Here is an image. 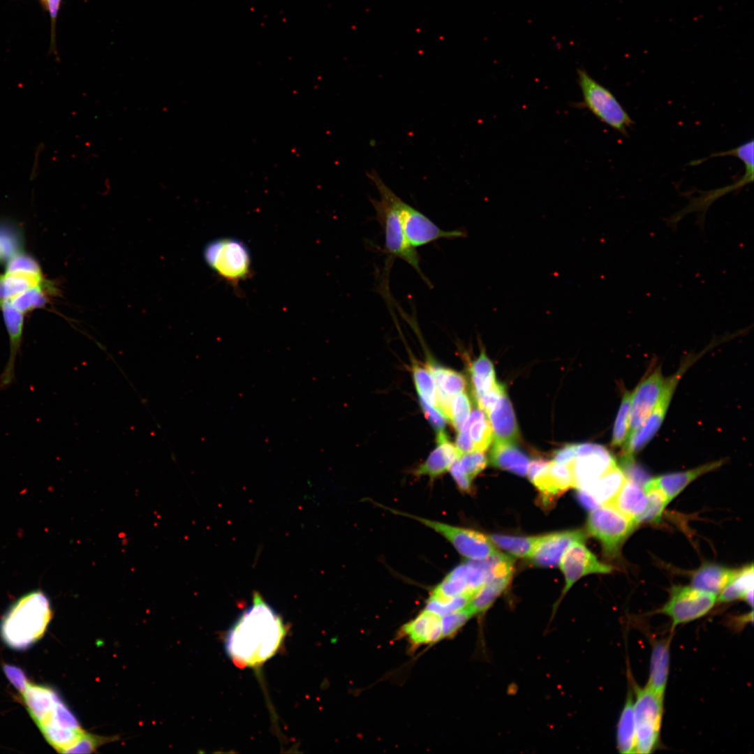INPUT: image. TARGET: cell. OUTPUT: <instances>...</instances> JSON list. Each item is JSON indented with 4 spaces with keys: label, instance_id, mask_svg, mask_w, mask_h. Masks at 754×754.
<instances>
[{
    "label": "cell",
    "instance_id": "6da1fadb",
    "mask_svg": "<svg viewBox=\"0 0 754 754\" xmlns=\"http://www.w3.org/2000/svg\"><path fill=\"white\" fill-rule=\"evenodd\" d=\"M287 633L276 610L258 593L244 609L224 638L228 658L239 668H256L279 651Z\"/></svg>",
    "mask_w": 754,
    "mask_h": 754
},
{
    "label": "cell",
    "instance_id": "7a4b0ae2",
    "mask_svg": "<svg viewBox=\"0 0 754 754\" xmlns=\"http://www.w3.org/2000/svg\"><path fill=\"white\" fill-rule=\"evenodd\" d=\"M51 616L46 596L40 591L31 592L7 612L1 624V637L13 649H26L43 635Z\"/></svg>",
    "mask_w": 754,
    "mask_h": 754
},
{
    "label": "cell",
    "instance_id": "3957f363",
    "mask_svg": "<svg viewBox=\"0 0 754 754\" xmlns=\"http://www.w3.org/2000/svg\"><path fill=\"white\" fill-rule=\"evenodd\" d=\"M367 176L380 194L378 200L370 198V201L376 211V219L384 230L386 252L408 263L421 279L431 286V282L421 270L419 254L405 237L401 219L394 202L396 194L376 170H372L367 173Z\"/></svg>",
    "mask_w": 754,
    "mask_h": 754
},
{
    "label": "cell",
    "instance_id": "277c9868",
    "mask_svg": "<svg viewBox=\"0 0 754 754\" xmlns=\"http://www.w3.org/2000/svg\"><path fill=\"white\" fill-rule=\"evenodd\" d=\"M577 72V83L582 95V107L612 129L628 136V129L635 122L614 94L585 69L578 68Z\"/></svg>",
    "mask_w": 754,
    "mask_h": 754
},
{
    "label": "cell",
    "instance_id": "5b68a950",
    "mask_svg": "<svg viewBox=\"0 0 754 754\" xmlns=\"http://www.w3.org/2000/svg\"><path fill=\"white\" fill-rule=\"evenodd\" d=\"M637 525L612 505L604 504L591 510L586 531L600 542L605 556L614 558Z\"/></svg>",
    "mask_w": 754,
    "mask_h": 754
},
{
    "label": "cell",
    "instance_id": "8992f818",
    "mask_svg": "<svg viewBox=\"0 0 754 754\" xmlns=\"http://www.w3.org/2000/svg\"><path fill=\"white\" fill-rule=\"evenodd\" d=\"M663 697L647 686L636 688L634 703L636 753H651L658 747Z\"/></svg>",
    "mask_w": 754,
    "mask_h": 754
},
{
    "label": "cell",
    "instance_id": "52a82bcc",
    "mask_svg": "<svg viewBox=\"0 0 754 754\" xmlns=\"http://www.w3.org/2000/svg\"><path fill=\"white\" fill-rule=\"evenodd\" d=\"M698 355L686 358L675 374L665 378L661 394L644 423L630 434L623 445V459H632L642 450L659 430L665 419L676 387L687 369L697 360Z\"/></svg>",
    "mask_w": 754,
    "mask_h": 754
},
{
    "label": "cell",
    "instance_id": "ba28073f",
    "mask_svg": "<svg viewBox=\"0 0 754 754\" xmlns=\"http://www.w3.org/2000/svg\"><path fill=\"white\" fill-rule=\"evenodd\" d=\"M207 265L223 279L237 283L251 271V257L240 240L221 238L210 242L204 250Z\"/></svg>",
    "mask_w": 754,
    "mask_h": 754
},
{
    "label": "cell",
    "instance_id": "9c48e42d",
    "mask_svg": "<svg viewBox=\"0 0 754 754\" xmlns=\"http://www.w3.org/2000/svg\"><path fill=\"white\" fill-rule=\"evenodd\" d=\"M390 510L417 520L433 529L444 537L461 556L468 559H484L498 552L488 536L478 531L411 515L392 509Z\"/></svg>",
    "mask_w": 754,
    "mask_h": 754
},
{
    "label": "cell",
    "instance_id": "30bf717a",
    "mask_svg": "<svg viewBox=\"0 0 754 754\" xmlns=\"http://www.w3.org/2000/svg\"><path fill=\"white\" fill-rule=\"evenodd\" d=\"M716 602V595L693 586H674L669 600L659 610L672 621L673 628L701 618Z\"/></svg>",
    "mask_w": 754,
    "mask_h": 754
},
{
    "label": "cell",
    "instance_id": "8fae6325",
    "mask_svg": "<svg viewBox=\"0 0 754 754\" xmlns=\"http://www.w3.org/2000/svg\"><path fill=\"white\" fill-rule=\"evenodd\" d=\"M394 202L401 219L405 237L413 248L440 239H454L467 236L464 230H442L427 216L407 204L397 195L394 197Z\"/></svg>",
    "mask_w": 754,
    "mask_h": 754
},
{
    "label": "cell",
    "instance_id": "7c38bea8",
    "mask_svg": "<svg viewBox=\"0 0 754 754\" xmlns=\"http://www.w3.org/2000/svg\"><path fill=\"white\" fill-rule=\"evenodd\" d=\"M559 565L565 577V585L559 600L554 607L553 614L568 590L580 578L589 574H605L612 570L610 566L599 561L582 542H576L571 545L563 554Z\"/></svg>",
    "mask_w": 754,
    "mask_h": 754
},
{
    "label": "cell",
    "instance_id": "4fadbf2b",
    "mask_svg": "<svg viewBox=\"0 0 754 754\" xmlns=\"http://www.w3.org/2000/svg\"><path fill=\"white\" fill-rule=\"evenodd\" d=\"M664 382L661 369L657 367L632 392L628 436L639 429L649 416L661 394Z\"/></svg>",
    "mask_w": 754,
    "mask_h": 754
},
{
    "label": "cell",
    "instance_id": "5bb4252c",
    "mask_svg": "<svg viewBox=\"0 0 754 754\" xmlns=\"http://www.w3.org/2000/svg\"><path fill=\"white\" fill-rule=\"evenodd\" d=\"M582 530L563 531L540 535L528 559L536 566L552 568L559 564L567 549L576 542H584Z\"/></svg>",
    "mask_w": 754,
    "mask_h": 754
},
{
    "label": "cell",
    "instance_id": "9a60e30c",
    "mask_svg": "<svg viewBox=\"0 0 754 754\" xmlns=\"http://www.w3.org/2000/svg\"><path fill=\"white\" fill-rule=\"evenodd\" d=\"M531 482L540 492V500L545 507L553 503L570 487L573 478L570 464L549 461L535 476Z\"/></svg>",
    "mask_w": 754,
    "mask_h": 754
},
{
    "label": "cell",
    "instance_id": "2e32d148",
    "mask_svg": "<svg viewBox=\"0 0 754 754\" xmlns=\"http://www.w3.org/2000/svg\"><path fill=\"white\" fill-rule=\"evenodd\" d=\"M569 464L573 487L577 489L584 488L617 464L607 449L598 444L590 453L577 457Z\"/></svg>",
    "mask_w": 754,
    "mask_h": 754
},
{
    "label": "cell",
    "instance_id": "e0dca14e",
    "mask_svg": "<svg viewBox=\"0 0 754 754\" xmlns=\"http://www.w3.org/2000/svg\"><path fill=\"white\" fill-rule=\"evenodd\" d=\"M437 446L427 459L417 467L414 475L435 479L448 471L455 460L461 454L454 444L450 442L445 431L437 434Z\"/></svg>",
    "mask_w": 754,
    "mask_h": 754
},
{
    "label": "cell",
    "instance_id": "ac0fdd59",
    "mask_svg": "<svg viewBox=\"0 0 754 754\" xmlns=\"http://www.w3.org/2000/svg\"><path fill=\"white\" fill-rule=\"evenodd\" d=\"M400 633L415 647L436 642L442 638L441 616L424 609L404 625Z\"/></svg>",
    "mask_w": 754,
    "mask_h": 754
},
{
    "label": "cell",
    "instance_id": "d6986e66",
    "mask_svg": "<svg viewBox=\"0 0 754 754\" xmlns=\"http://www.w3.org/2000/svg\"><path fill=\"white\" fill-rule=\"evenodd\" d=\"M492 428L494 440L512 442L519 437V428L511 402L503 392L486 414Z\"/></svg>",
    "mask_w": 754,
    "mask_h": 754
},
{
    "label": "cell",
    "instance_id": "ffe728a7",
    "mask_svg": "<svg viewBox=\"0 0 754 754\" xmlns=\"http://www.w3.org/2000/svg\"><path fill=\"white\" fill-rule=\"evenodd\" d=\"M725 459H719L699 466L685 471L672 473L651 478L653 483L659 487L670 502L690 482L700 476L721 466Z\"/></svg>",
    "mask_w": 754,
    "mask_h": 754
},
{
    "label": "cell",
    "instance_id": "44dd1931",
    "mask_svg": "<svg viewBox=\"0 0 754 754\" xmlns=\"http://www.w3.org/2000/svg\"><path fill=\"white\" fill-rule=\"evenodd\" d=\"M646 503L647 496L643 486L626 478L609 504L637 524V519L644 510Z\"/></svg>",
    "mask_w": 754,
    "mask_h": 754
},
{
    "label": "cell",
    "instance_id": "7402d4cb",
    "mask_svg": "<svg viewBox=\"0 0 754 754\" xmlns=\"http://www.w3.org/2000/svg\"><path fill=\"white\" fill-rule=\"evenodd\" d=\"M49 281L44 278L41 270L5 269V272L0 274V302L8 300L27 290Z\"/></svg>",
    "mask_w": 754,
    "mask_h": 754
},
{
    "label": "cell",
    "instance_id": "603a6c76",
    "mask_svg": "<svg viewBox=\"0 0 754 754\" xmlns=\"http://www.w3.org/2000/svg\"><path fill=\"white\" fill-rule=\"evenodd\" d=\"M22 693L29 712L38 726L49 720L54 705L60 700L51 688L30 683Z\"/></svg>",
    "mask_w": 754,
    "mask_h": 754
},
{
    "label": "cell",
    "instance_id": "cb8c5ba5",
    "mask_svg": "<svg viewBox=\"0 0 754 754\" xmlns=\"http://www.w3.org/2000/svg\"><path fill=\"white\" fill-rule=\"evenodd\" d=\"M753 163L754 161L744 163L745 168L744 175L740 179L732 185H727L716 190L702 192V195L699 197L692 198L689 205L670 219V223L671 224L677 223L681 220V217L691 212H704L703 214H705L711 204L718 198L753 182L754 170Z\"/></svg>",
    "mask_w": 754,
    "mask_h": 754
},
{
    "label": "cell",
    "instance_id": "d4e9b609",
    "mask_svg": "<svg viewBox=\"0 0 754 754\" xmlns=\"http://www.w3.org/2000/svg\"><path fill=\"white\" fill-rule=\"evenodd\" d=\"M490 462L495 467L524 476L527 473L529 459L514 443L494 440Z\"/></svg>",
    "mask_w": 754,
    "mask_h": 754
},
{
    "label": "cell",
    "instance_id": "484cf974",
    "mask_svg": "<svg viewBox=\"0 0 754 754\" xmlns=\"http://www.w3.org/2000/svg\"><path fill=\"white\" fill-rule=\"evenodd\" d=\"M670 637L654 643L650 660L649 678L646 686L664 696L670 667Z\"/></svg>",
    "mask_w": 754,
    "mask_h": 754
},
{
    "label": "cell",
    "instance_id": "4316f807",
    "mask_svg": "<svg viewBox=\"0 0 754 754\" xmlns=\"http://www.w3.org/2000/svg\"><path fill=\"white\" fill-rule=\"evenodd\" d=\"M737 571L715 563H704L693 574L691 586L717 595L731 581Z\"/></svg>",
    "mask_w": 754,
    "mask_h": 754
},
{
    "label": "cell",
    "instance_id": "83f0119b",
    "mask_svg": "<svg viewBox=\"0 0 754 754\" xmlns=\"http://www.w3.org/2000/svg\"><path fill=\"white\" fill-rule=\"evenodd\" d=\"M625 479L626 476L621 468L616 464L589 485L579 489L589 494L598 506L609 504Z\"/></svg>",
    "mask_w": 754,
    "mask_h": 754
},
{
    "label": "cell",
    "instance_id": "f1b7e54d",
    "mask_svg": "<svg viewBox=\"0 0 754 754\" xmlns=\"http://www.w3.org/2000/svg\"><path fill=\"white\" fill-rule=\"evenodd\" d=\"M459 431L468 434L473 443L474 451L486 450L494 437L490 422L485 413L479 408L471 412Z\"/></svg>",
    "mask_w": 754,
    "mask_h": 754
},
{
    "label": "cell",
    "instance_id": "f546056e",
    "mask_svg": "<svg viewBox=\"0 0 754 754\" xmlns=\"http://www.w3.org/2000/svg\"><path fill=\"white\" fill-rule=\"evenodd\" d=\"M512 575L493 577L485 582L467 605L473 615L483 613L491 606L508 586Z\"/></svg>",
    "mask_w": 754,
    "mask_h": 754
},
{
    "label": "cell",
    "instance_id": "4dcf8cb0",
    "mask_svg": "<svg viewBox=\"0 0 754 754\" xmlns=\"http://www.w3.org/2000/svg\"><path fill=\"white\" fill-rule=\"evenodd\" d=\"M616 743L623 754L636 753L634 702L629 693L621 713L616 730Z\"/></svg>",
    "mask_w": 754,
    "mask_h": 754
},
{
    "label": "cell",
    "instance_id": "1f68e13d",
    "mask_svg": "<svg viewBox=\"0 0 754 754\" xmlns=\"http://www.w3.org/2000/svg\"><path fill=\"white\" fill-rule=\"evenodd\" d=\"M426 367L436 383L437 394L453 397L465 390L466 380L460 373L431 361L427 363Z\"/></svg>",
    "mask_w": 754,
    "mask_h": 754
},
{
    "label": "cell",
    "instance_id": "d6a6232c",
    "mask_svg": "<svg viewBox=\"0 0 754 754\" xmlns=\"http://www.w3.org/2000/svg\"><path fill=\"white\" fill-rule=\"evenodd\" d=\"M55 286L50 281L27 290L22 293L5 300L17 310L26 314L34 309L43 307L48 302V296L57 293Z\"/></svg>",
    "mask_w": 754,
    "mask_h": 754
},
{
    "label": "cell",
    "instance_id": "836d02e7",
    "mask_svg": "<svg viewBox=\"0 0 754 754\" xmlns=\"http://www.w3.org/2000/svg\"><path fill=\"white\" fill-rule=\"evenodd\" d=\"M754 572L753 564L747 565L737 570L731 581L721 591L716 600L721 603H727L737 599H743L745 594L753 589Z\"/></svg>",
    "mask_w": 754,
    "mask_h": 754
},
{
    "label": "cell",
    "instance_id": "e575fe53",
    "mask_svg": "<svg viewBox=\"0 0 754 754\" xmlns=\"http://www.w3.org/2000/svg\"><path fill=\"white\" fill-rule=\"evenodd\" d=\"M644 489L647 496V503L644 510L637 519V524L658 523L665 506L670 501L664 491L653 483L651 478L644 485Z\"/></svg>",
    "mask_w": 754,
    "mask_h": 754
},
{
    "label": "cell",
    "instance_id": "d590c367",
    "mask_svg": "<svg viewBox=\"0 0 754 754\" xmlns=\"http://www.w3.org/2000/svg\"><path fill=\"white\" fill-rule=\"evenodd\" d=\"M488 538L493 544L516 557L529 558L540 536L492 534Z\"/></svg>",
    "mask_w": 754,
    "mask_h": 754
},
{
    "label": "cell",
    "instance_id": "8d00e7d4",
    "mask_svg": "<svg viewBox=\"0 0 754 754\" xmlns=\"http://www.w3.org/2000/svg\"><path fill=\"white\" fill-rule=\"evenodd\" d=\"M469 369L475 392H485L497 383L493 364L484 351L472 362Z\"/></svg>",
    "mask_w": 754,
    "mask_h": 754
},
{
    "label": "cell",
    "instance_id": "74e56055",
    "mask_svg": "<svg viewBox=\"0 0 754 754\" xmlns=\"http://www.w3.org/2000/svg\"><path fill=\"white\" fill-rule=\"evenodd\" d=\"M38 727L47 741L59 753L76 742L84 732L82 728H68L50 723Z\"/></svg>",
    "mask_w": 754,
    "mask_h": 754
},
{
    "label": "cell",
    "instance_id": "f35d334b",
    "mask_svg": "<svg viewBox=\"0 0 754 754\" xmlns=\"http://www.w3.org/2000/svg\"><path fill=\"white\" fill-rule=\"evenodd\" d=\"M632 392L623 393L612 432L611 444L613 447L623 446L626 443L630 429V406Z\"/></svg>",
    "mask_w": 754,
    "mask_h": 754
},
{
    "label": "cell",
    "instance_id": "ab89813d",
    "mask_svg": "<svg viewBox=\"0 0 754 754\" xmlns=\"http://www.w3.org/2000/svg\"><path fill=\"white\" fill-rule=\"evenodd\" d=\"M412 371L420 398L437 408V387L430 372L427 367L424 368L417 363L413 364Z\"/></svg>",
    "mask_w": 754,
    "mask_h": 754
},
{
    "label": "cell",
    "instance_id": "60d3db41",
    "mask_svg": "<svg viewBox=\"0 0 754 754\" xmlns=\"http://www.w3.org/2000/svg\"><path fill=\"white\" fill-rule=\"evenodd\" d=\"M473 596L468 593L448 600H441L430 596L424 609L441 617L466 607Z\"/></svg>",
    "mask_w": 754,
    "mask_h": 754
},
{
    "label": "cell",
    "instance_id": "b9f144b4",
    "mask_svg": "<svg viewBox=\"0 0 754 754\" xmlns=\"http://www.w3.org/2000/svg\"><path fill=\"white\" fill-rule=\"evenodd\" d=\"M471 413V402L464 392L452 397L446 419L459 431Z\"/></svg>",
    "mask_w": 754,
    "mask_h": 754
},
{
    "label": "cell",
    "instance_id": "7bdbcfd3",
    "mask_svg": "<svg viewBox=\"0 0 754 754\" xmlns=\"http://www.w3.org/2000/svg\"><path fill=\"white\" fill-rule=\"evenodd\" d=\"M117 737H103L84 731L82 737L62 753H93L101 746L115 741Z\"/></svg>",
    "mask_w": 754,
    "mask_h": 754
},
{
    "label": "cell",
    "instance_id": "ee69618b",
    "mask_svg": "<svg viewBox=\"0 0 754 754\" xmlns=\"http://www.w3.org/2000/svg\"><path fill=\"white\" fill-rule=\"evenodd\" d=\"M473 616L466 606L441 617L442 638L453 636Z\"/></svg>",
    "mask_w": 754,
    "mask_h": 754
},
{
    "label": "cell",
    "instance_id": "f6af8a7d",
    "mask_svg": "<svg viewBox=\"0 0 754 754\" xmlns=\"http://www.w3.org/2000/svg\"><path fill=\"white\" fill-rule=\"evenodd\" d=\"M457 463L461 471L473 480L485 468L487 458L483 452L473 451L461 454Z\"/></svg>",
    "mask_w": 754,
    "mask_h": 754
},
{
    "label": "cell",
    "instance_id": "bcb514c9",
    "mask_svg": "<svg viewBox=\"0 0 754 754\" xmlns=\"http://www.w3.org/2000/svg\"><path fill=\"white\" fill-rule=\"evenodd\" d=\"M47 723L73 729L82 728L76 717L61 700L54 705L49 720L45 724Z\"/></svg>",
    "mask_w": 754,
    "mask_h": 754
},
{
    "label": "cell",
    "instance_id": "7dc6e473",
    "mask_svg": "<svg viewBox=\"0 0 754 754\" xmlns=\"http://www.w3.org/2000/svg\"><path fill=\"white\" fill-rule=\"evenodd\" d=\"M505 391L504 386L497 383L489 391L475 397L478 408L487 414Z\"/></svg>",
    "mask_w": 754,
    "mask_h": 754
},
{
    "label": "cell",
    "instance_id": "c3c4849f",
    "mask_svg": "<svg viewBox=\"0 0 754 754\" xmlns=\"http://www.w3.org/2000/svg\"><path fill=\"white\" fill-rule=\"evenodd\" d=\"M420 404L425 417L429 420L436 433L444 431L446 424L445 416L437 408L429 405L421 398H420Z\"/></svg>",
    "mask_w": 754,
    "mask_h": 754
},
{
    "label": "cell",
    "instance_id": "681fc988",
    "mask_svg": "<svg viewBox=\"0 0 754 754\" xmlns=\"http://www.w3.org/2000/svg\"><path fill=\"white\" fill-rule=\"evenodd\" d=\"M3 672L11 683L21 693L25 690L29 683L24 672L19 667L4 665Z\"/></svg>",
    "mask_w": 754,
    "mask_h": 754
},
{
    "label": "cell",
    "instance_id": "f907efd6",
    "mask_svg": "<svg viewBox=\"0 0 754 754\" xmlns=\"http://www.w3.org/2000/svg\"><path fill=\"white\" fill-rule=\"evenodd\" d=\"M449 471L461 491L469 493L472 491V480L459 468L457 459L454 461Z\"/></svg>",
    "mask_w": 754,
    "mask_h": 754
},
{
    "label": "cell",
    "instance_id": "816d5d0a",
    "mask_svg": "<svg viewBox=\"0 0 754 754\" xmlns=\"http://www.w3.org/2000/svg\"><path fill=\"white\" fill-rule=\"evenodd\" d=\"M577 457L575 446L574 445H566L554 453V461L563 464H569Z\"/></svg>",
    "mask_w": 754,
    "mask_h": 754
},
{
    "label": "cell",
    "instance_id": "f5cc1de1",
    "mask_svg": "<svg viewBox=\"0 0 754 754\" xmlns=\"http://www.w3.org/2000/svg\"><path fill=\"white\" fill-rule=\"evenodd\" d=\"M549 461L542 459H535L528 464L526 475L531 482L535 476L547 464Z\"/></svg>",
    "mask_w": 754,
    "mask_h": 754
},
{
    "label": "cell",
    "instance_id": "db71d44e",
    "mask_svg": "<svg viewBox=\"0 0 754 754\" xmlns=\"http://www.w3.org/2000/svg\"><path fill=\"white\" fill-rule=\"evenodd\" d=\"M47 7L52 17H55L59 6L60 0H43Z\"/></svg>",
    "mask_w": 754,
    "mask_h": 754
}]
</instances>
